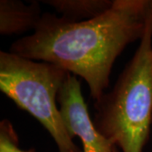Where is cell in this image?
Returning <instances> with one entry per match:
<instances>
[{
  "label": "cell",
  "mask_w": 152,
  "mask_h": 152,
  "mask_svg": "<svg viewBox=\"0 0 152 152\" xmlns=\"http://www.w3.org/2000/svg\"><path fill=\"white\" fill-rule=\"evenodd\" d=\"M64 19L74 22L85 21L102 15L113 5L114 0H48Z\"/></svg>",
  "instance_id": "cell-6"
},
{
  "label": "cell",
  "mask_w": 152,
  "mask_h": 152,
  "mask_svg": "<svg viewBox=\"0 0 152 152\" xmlns=\"http://www.w3.org/2000/svg\"><path fill=\"white\" fill-rule=\"evenodd\" d=\"M114 152H118V148H117V149L115 150V151H114Z\"/></svg>",
  "instance_id": "cell-8"
},
{
  "label": "cell",
  "mask_w": 152,
  "mask_h": 152,
  "mask_svg": "<svg viewBox=\"0 0 152 152\" xmlns=\"http://www.w3.org/2000/svg\"><path fill=\"white\" fill-rule=\"evenodd\" d=\"M151 60H152V55H151Z\"/></svg>",
  "instance_id": "cell-9"
},
{
  "label": "cell",
  "mask_w": 152,
  "mask_h": 152,
  "mask_svg": "<svg viewBox=\"0 0 152 152\" xmlns=\"http://www.w3.org/2000/svg\"><path fill=\"white\" fill-rule=\"evenodd\" d=\"M60 113L72 140L78 136L83 144V152H114L118 148L102 135L94 124L82 96L80 83L69 73L58 94Z\"/></svg>",
  "instance_id": "cell-4"
},
{
  "label": "cell",
  "mask_w": 152,
  "mask_h": 152,
  "mask_svg": "<svg viewBox=\"0 0 152 152\" xmlns=\"http://www.w3.org/2000/svg\"><path fill=\"white\" fill-rule=\"evenodd\" d=\"M152 6L139 48L113 90L95 103L94 124L123 152H142L152 121Z\"/></svg>",
  "instance_id": "cell-2"
},
{
  "label": "cell",
  "mask_w": 152,
  "mask_h": 152,
  "mask_svg": "<svg viewBox=\"0 0 152 152\" xmlns=\"http://www.w3.org/2000/svg\"><path fill=\"white\" fill-rule=\"evenodd\" d=\"M42 19L40 4L32 1L31 4L15 0L0 1V33L2 35L22 34L35 30Z\"/></svg>",
  "instance_id": "cell-5"
},
{
  "label": "cell",
  "mask_w": 152,
  "mask_h": 152,
  "mask_svg": "<svg viewBox=\"0 0 152 152\" xmlns=\"http://www.w3.org/2000/svg\"><path fill=\"white\" fill-rule=\"evenodd\" d=\"M68 71L10 52H0V90L38 120L54 140L58 152H82L66 130L58 109V94Z\"/></svg>",
  "instance_id": "cell-3"
},
{
  "label": "cell",
  "mask_w": 152,
  "mask_h": 152,
  "mask_svg": "<svg viewBox=\"0 0 152 152\" xmlns=\"http://www.w3.org/2000/svg\"><path fill=\"white\" fill-rule=\"evenodd\" d=\"M19 139L10 121L4 119L0 123V152H37L35 150H21Z\"/></svg>",
  "instance_id": "cell-7"
},
{
  "label": "cell",
  "mask_w": 152,
  "mask_h": 152,
  "mask_svg": "<svg viewBox=\"0 0 152 152\" xmlns=\"http://www.w3.org/2000/svg\"><path fill=\"white\" fill-rule=\"evenodd\" d=\"M151 6L152 0H114L102 15L79 22L45 13L33 34L15 41L10 52L80 76L96 102L108 87L116 58L143 37Z\"/></svg>",
  "instance_id": "cell-1"
}]
</instances>
